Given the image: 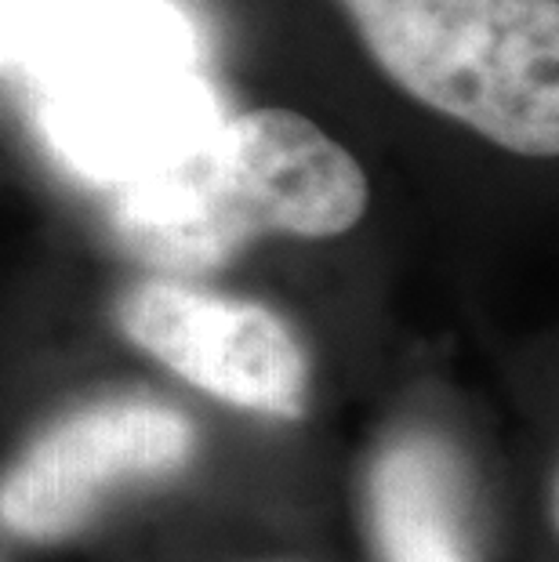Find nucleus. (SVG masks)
<instances>
[{
  "label": "nucleus",
  "mask_w": 559,
  "mask_h": 562,
  "mask_svg": "<svg viewBox=\"0 0 559 562\" xmlns=\"http://www.w3.org/2000/svg\"><path fill=\"white\" fill-rule=\"evenodd\" d=\"M116 327L230 406L269 417H302L309 406V352L288 319L266 305L200 291L178 280H142L116 302Z\"/></svg>",
  "instance_id": "20e7f679"
},
{
  "label": "nucleus",
  "mask_w": 559,
  "mask_h": 562,
  "mask_svg": "<svg viewBox=\"0 0 559 562\" xmlns=\"http://www.w3.org/2000/svg\"><path fill=\"white\" fill-rule=\"evenodd\" d=\"M461 469L444 442L403 436L371 472V526L382 562H476Z\"/></svg>",
  "instance_id": "39448f33"
},
{
  "label": "nucleus",
  "mask_w": 559,
  "mask_h": 562,
  "mask_svg": "<svg viewBox=\"0 0 559 562\" xmlns=\"http://www.w3.org/2000/svg\"><path fill=\"white\" fill-rule=\"evenodd\" d=\"M197 447V425L168 403H94L44 432L4 475L0 522L26 541H63L116 490L178 475Z\"/></svg>",
  "instance_id": "7ed1b4c3"
},
{
  "label": "nucleus",
  "mask_w": 559,
  "mask_h": 562,
  "mask_svg": "<svg viewBox=\"0 0 559 562\" xmlns=\"http://www.w3.org/2000/svg\"><path fill=\"white\" fill-rule=\"evenodd\" d=\"M425 110L527 160L559 153V0H338Z\"/></svg>",
  "instance_id": "f03ea898"
},
{
  "label": "nucleus",
  "mask_w": 559,
  "mask_h": 562,
  "mask_svg": "<svg viewBox=\"0 0 559 562\" xmlns=\"http://www.w3.org/2000/svg\"><path fill=\"white\" fill-rule=\"evenodd\" d=\"M360 160L294 110H247L211 124L168 160L131 175L116 233L146 266L208 272L261 236L335 240L367 214Z\"/></svg>",
  "instance_id": "f257e3e1"
}]
</instances>
